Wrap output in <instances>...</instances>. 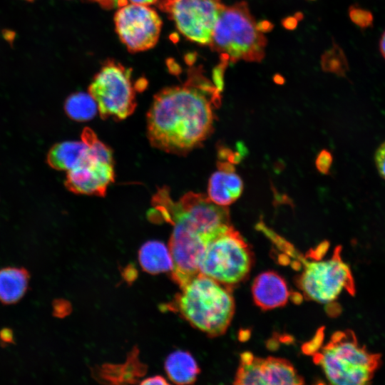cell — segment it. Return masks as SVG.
Masks as SVG:
<instances>
[{"mask_svg": "<svg viewBox=\"0 0 385 385\" xmlns=\"http://www.w3.org/2000/svg\"><path fill=\"white\" fill-rule=\"evenodd\" d=\"M158 0H129L130 3L143 4V5H150L153 4H156Z\"/></svg>", "mask_w": 385, "mask_h": 385, "instance_id": "24", "label": "cell"}, {"mask_svg": "<svg viewBox=\"0 0 385 385\" xmlns=\"http://www.w3.org/2000/svg\"><path fill=\"white\" fill-rule=\"evenodd\" d=\"M218 155L217 170L209 180L207 196L213 202L227 207L240 196L243 183L235 171L233 163L230 161L228 150L222 149Z\"/></svg>", "mask_w": 385, "mask_h": 385, "instance_id": "13", "label": "cell"}, {"mask_svg": "<svg viewBox=\"0 0 385 385\" xmlns=\"http://www.w3.org/2000/svg\"><path fill=\"white\" fill-rule=\"evenodd\" d=\"M379 50L381 53V56L385 59V30L380 38Z\"/></svg>", "mask_w": 385, "mask_h": 385, "instance_id": "23", "label": "cell"}, {"mask_svg": "<svg viewBox=\"0 0 385 385\" xmlns=\"http://www.w3.org/2000/svg\"><path fill=\"white\" fill-rule=\"evenodd\" d=\"M220 90L200 66H190L184 83L154 96L147 115L150 144L163 151L185 155L212 133Z\"/></svg>", "mask_w": 385, "mask_h": 385, "instance_id": "1", "label": "cell"}, {"mask_svg": "<svg viewBox=\"0 0 385 385\" xmlns=\"http://www.w3.org/2000/svg\"><path fill=\"white\" fill-rule=\"evenodd\" d=\"M138 259L143 270L151 274L173 270V262L170 250L160 241L152 240L143 244L139 250Z\"/></svg>", "mask_w": 385, "mask_h": 385, "instance_id": "18", "label": "cell"}, {"mask_svg": "<svg viewBox=\"0 0 385 385\" xmlns=\"http://www.w3.org/2000/svg\"><path fill=\"white\" fill-rule=\"evenodd\" d=\"M149 217L173 225L169 250L173 279L182 287L199 274V262L208 245L230 226L229 210L202 193L189 192L178 200L169 189H158L152 198Z\"/></svg>", "mask_w": 385, "mask_h": 385, "instance_id": "2", "label": "cell"}, {"mask_svg": "<svg viewBox=\"0 0 385 385\" xmlns=\"http://www.w3.org/2000/svg\"><path fill=\"white\" fill-rule=\"evenodd\" d=\"M252 262L250 246L231 225L208 245L200 258L199 272L230 288L247 277Z\"/></svg>", "mask_w": 385, "mask_h": 385, "instance_id": "7", "label": "cell"}, {"mask_svg": "<svg viewBox=\"0 0 385 385\" xmlns=\"http://www.w3.org/2000/svg\"><path fill=\"white\" fill-rule=\"evenodd\" d=\"M142 384H168L167 381L161 376H155L141 381Z\"/></svg>", "mask_w": 385, "mask_h": 385, "instance_id": "22", "label": "cell"}, {"mask_svg": "<svg viewBox=\"0 0 385 385\" xmlns=\"http://www.w3.org/2000/svg\"><path fill=\"white\" fill-rule=\"evenodd\" d=\"M88 154V147L83 141H64L49 150L46 161L53 169L68 171L81 164Z\"/></svg>", "mask_w": 385, "mask_h": 385, "instance_id": "15", "label": "cell"}, {"mask_svg": "<svg viewBox=\"0 0 385 385\" xmlns=\"http://www.w3.org/2000/svg\"><path fill=\"white\" fill-rule=\"evenodd\" d=\"M29 274L22 267H8L0 270V302L6 304L19 302L25 294Z\"/></svg>", "mask_w": 385, "mask_h": 385, "instance_id": "16", "label": "cell"}, {"mask_svg": "<svg viewBox=\"0 0 385 385\" xmlns=\"http://www.w3.org/2000/svg\"><path fill=\"white\" fill-rule=\"evenodd\" d=\"M138 90L132 68L113 59L103 63L88 87L101 117L117 120L125 119L134 112Z\"/></svg>", "mask_w": 385, "mask_h": 385, "instance_id": "8", "label": "cell"}, {"mask_svg": "<svg viewBox=\"0 0 385 385\" xmlns=\"http://www.w3.org/2000/svg\"><path fill=\"white\" fill-rule=\"evenodd\" d=\"M252 294L257 307L270 310L285 305L290 292L283 277L274 271H266L255 278Z\"/></svg>", "mask_w": 385, "mask_h": 385, "instance_id": "14", "label": "cell"}, {"mask_svg": "<svg viewBox=\"0 0 385 385\" xmlns=\"http://www.w3.org/2000/svg\"><path fill=\"white\" fill-rule=\"evenodd\" d=\"M374 163L379 175L385 180V140L375 151Z\"/></svg>", "mask_w": 385, "mask_h": 385, "instance_id": "20", "label": "cell"}, {"mask_svg": "<svg viewBox=\"0 0 385 385\" xmlns=\"http://www.w3.org/2000/svg\"><path fill=\"white\" fill-rule=\"evenodd\" d=\"M260 227L277 247L282 250L283 255H287L302 266L296 284L307 299L327 304L336 300L344 290L354 294V277L349 265L342 260L340 247H336L327 259L307 260L282 237L264 225Z\"/></svg>", "mask_w": 385, "mask_h": 385, "instance_id": "4", "label": "cell"}, {"mask_svg": "<svg viewBox=\"0 0 385 385\" xmlns=\"http://www.w3.org/2000/svg\"><path fill=\"white\" fill-rule=\"evenodd\" d=\"M116 34L131 53L153 48L158 43L163 22L148 5L128 4L120 7L114 15Z\"/></svg>", "mask_w": 385, "mask_h": 385, "instance_id": "11", "label": "cell"}, {"mask_svg": "<svg viewBox=\"0 0 385 385\" xmlns=\"http://www.w3.org/2000/svg\"><path fill=\"white\" fill-rule=\"evenodd\" d=\"M319 166L320 170L327 172L331 165L332 158L328 152H323L319 156Z\"/></svg>", "mask_w": 385, "mask_h": 385, "instance_id": "21", "label": "cell"}, {"mask_svg": "<svg viewBox=\"0 0 385 385\" xmlns=\"http://www.w3.org/2000/svg\"><path fill=\"white\" fill-rule=\"evenodd\" d=\"M267 40L245 1L223 8L214 27L210 46L228 62H260Z\"/></svg>", "mask_w": 385, "mask_h": 385, "instance_id": "6", "label": "cell"}, {"mask_svg": "<svg viewBox=\"0 0 385 385\" xmlns=\"http://www.w3.org/2000/svg\"><path fill=\"white\" fill-rule=\"evenodd\" d=\"M81 140L88 145V154L81 164L67 171L65 186L76 194L104 196L114 181L112 150L88 127L81 133Z\"/></svg>", "mask_w": 385, "mask_h": 385, "instance_id": "9", "label": "cell"}, {"mask_svg": "<svg viewBox=\"0 0 385 385\" xmlns=\"http://www.w3.org/2000/svg\"><path fill=\"white\" fill-rule=\"evenodd\" d=\"M156 4L185 38L202 46L210 45L225 6L221 0H158Z\"/></svg>", "mask_w": 385, "mask_h": 385, "instance_id": "10", "label": "cell"}, {"mask_svg": "<svg viewBox=\"0 0 385 385\" xmlns=\"http://www.w3.org/2000/svg\"><path fill=\"white\" fill-rule=\"evenodd\" d=\"M166 307L176 311L193 327L210 337L225 334L235 313L229 287L201 273L183 286Z\"/></svg>", "mask_w": 385, "mask_h": 385, "instance_id": "3", "label": "cell"}, {"mask_svg": "<svg viewBox=\"0 0 385 385\" xmlns=\"http://www.w3.org/2000/svg\"><path fill=\"white\" fill-rule=\"evenodd\" d=\"M67 115L76 121H86L93 118L98 111L97 103L88 93L77 92L71 94L64 103Z\"/></svg>", "mask_w": 385, "mask_h": 385, "instance_id": "19", "label": "cell"}, {"mask_svg": "<svg viewBox=\"0 0 385 385\" xmlns=\"http://www.w3.org/2000/svg\"><path fill=\"white\" fill-rule=\"evenodd\" d=\"M326 378L336 385L369 384L379 367L381 355L361 346L351 330L334 332L329 342L313 354Z\"/></svg>", "mask_w": 385, "mask_h": 385, "instance_id": "5", "label": "cell"}, {"mask_svg": "<svg viewBox=\"0 0 385 385\" xmlns=\"http://www.w3.org/2000/svg\"><path fill=\"white\" fill-rule=\"evenodd\" d=\"M234 384L239 385H299L304 383L293 365L285 359L262 358L250 351L240 354Z\"/></svg>", "mask_w": 385, "mask_h": 385, "instance_id": "12", "label": "cell"}, {"mask_svg": "<svg viewBox=\"0 0 385 385\" xmlns=\"http://www.w3.org/2000/svg\"><path fill=\"white\" fill-rule=\"evenodd\" d=\"M165 369L169 379L178 384L194 383L200 373L198 365L188 351L178 350L166 358Z\"/></svg>", "mask_w": 385, "mask_h": 385, "instance_id": "17", "label": "cell"}]
</instances>
